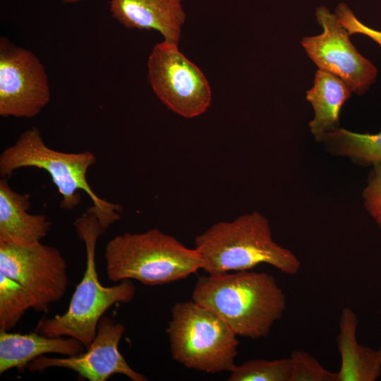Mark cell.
<instances>
[{
	"mask_svg": "<svg viewBox=\"0 0 381 381\" xmlns=\"http://www.w3.org/2000/svg\"><path fill=\"white\" fill-rule=\"evenodd\" d=\"M193 301L221 318L237 335L266 337L286 308V297L273 276L249 270L198 277Z\"/></svg>",
	"mask_w": 381,
	"mask_h": 381,
	"instance_id": "obj_1",
	"label": "cell"
},
{
	"mask_svg": "<svg viewBox=\"0 0 381 381\" xmlns=\"http://www.w3.org/2000/svg\"><path fill=\"white\" fill-rule=\"evenodd\" d=\"M195 248L208 274L249 270L264 263L294 275L301 267L294 253L273 240L269 220L258 212L214 224L195 237Z\"/></svg>",
	"mask_w": 381,
	"mask_h": 381,
	"instance_id": "obj_2",
	"label": "cell"
},
{
	"mask_svg": "<svg viewBox=\"0 0 381 381\" xmlns=\"http://www.w3.org/2000/svg\"><path fill=\"white\" fill-rule=\"evenodd\" d=\"M95 162L96 156L90 151L65 152L51 149L44 143L39 128L32 127L1 152L0 175L5 177L25 167L46 171L62 197L61 209L70 210L78 206L81 200L78 191L83 190L93 204L87 210L95 214L106 230L120 219L122 207L101 198L90 186L87 173Z\"/></svg>",
	"mask_w": 381,
	"mask_h": 381,
	"instance_id": "obj_3",
	"label": "cell"
},
{
	"mask_svg": "<svg viewBox=\"0 0 381 381\" xmlns=\"http://www.w3.org/2000/svg\"><path fill=\"white\" fill-rule=\"evenodd\" d=\"M74 226L86 250L83 279L66 313L52 318H42L36 331L47 337H73L87 349L95 337L99 321L104 313L114 304L131 301L136 288L132 279L122 280L112 286H104L100 283L96 270L95 249L97 239L105 229L95 214L86 210L75 219Z\"/></svg>",
	"mask_w": 381,
	"mask_h": 381,
	"instance_id": "obj_4",
	"label": "cell"
},
{
	"mask_svg": "<svg viewBox=\"0 0 381 381\" xmlns=\"http://www.w3.org/2000/svg\"><path fill=\"white\" fill-rule=\"evenodd\" d=\"M104 256L107 277L114 282L135 279L145 285H162L202 267L195 248H187L157 228L114 236L107 243Z\"/></svg>",
	"mask_w": 381,
	"mask_h": 381,
	"instance_id": "obj_5",
	"label": "cell"
},
{
	"mask_svg": "<svg viewBox=\"0 0 381 381\" xmlns=\"http://www.w3.org/2000/svg\"><path fill=\"white\" fill-rule=\"evenodd\" d=\"M167 333L172 358L188 368L219 373L236 365L237 335L217 314L194 301L174 304Z\"/></svg>",
	"mask_w": 381,
	"mask_h": 381,
	"instance_id": "obj_6",
	"label": "cell"
},
{
	"mask_svg": "<svg viewBox=\"0 0 381 381\" xmlns=\"http://www.w3.org/2000/svg\"><path fill=\"white\" fill-rule=\"evenodd\" d=\"M147 78L159 100L183 117H197L211 104L207 78L177 44L164 41L154 47L147 61Z\"/></svg>",
	"mask_w": 381,
	"mask_h": 381,
	"instance_id": "obj_7",
	"label": "cell"
},
{
	"mask_svg": "<svg viewBox=\"0 0 381 381\" xmlns=\"http://www.w3.org/2000/svg\"><path fill=\"white\" fill-rule=\"evenodd\" d=\"M0 272L19 283L30 294L37 312L66 294L67 263L56 248L40 242L22 244L0 240Z\"/></svg>",
	"mask_w": 381,
	"mask_h": 381,
	"instance_id": "obj_8",
	"label": "cell"
},
{
	"mask_svg": "<svg viewBox=\"0 0 381 381\" xmlns=\"http://www.w3.org/2000/svg\"><path fill=\"white\" fill-rule=\"evenodd\" d=\"M45 68L31 51L0 38V115L32 118L49 102Z\"/></svg>",
	"mask_w": 381,
	"mask_h": 381,
	"instance_id": "obj_9",
	"label": "cell"
},
{
	"mask_svg": "<svg viewBox=\"0 0 381 381\" xmlns=\"http://www.w3.org/2000/svg\"><path fill=\"white\" fill-rule=\"evenodd\" d=\"M315 17L323 32L302 39L301 43L308 56L320 69L341 79L352 92L363 95L375 82L377 68L353 45L348 31L335 13L320 6L316 8Z\"/></svg>",
	"mask_w": 381,
	"mask_h": 381,
	"instance_id": "obj_10",
	"label": "cell"
},
{
	"mask_svg": "<svg viewBox=\"0 0 381 381\" xmlns=\"http://www.w3.org/2000/svg\"><path fill=\"white\" fill-rule=\"evenodd\" d=\"M125 331L123 325L103 315L95 339L84 352L64 358L42 355L32 361L27 368L31 372L49 368H67L89 381H106L114 374L123 375L133 381H147V377L134 370L119 350Z\"/></svg>",
	"mask_w": 381,
	"mask_h": 381,
	"instance_id": "obj_11",
	"label": "cell"
},
{
	"mask_svg": "<svg viewBox=\"0 0 381 381\" xmlns=\"http://www.w3.org/2000/svg\"><path fill=\"white\" fill-rule=\"evenodd\" d=\"M182 0H110L111 16L126 28L154 30L179 44L186 13Z\"/></svg>",
	"mask_w": 381,
	"mask_h": 381,
	"instance_id": "obj_12",
	"label": "cell"
},
{
	"mask_svg": "<svg viewBox=\"0 0 381 381\" xmlns=\"http://www.w3.org/2000/svg\"><path fill=\"white\" fill-rule=\"evenodd\" d=\"M85 350L73 337H47L37 331L28 334L0 331V374L13 368H27L32 361L46 353L72 356Z\"/></svg>",
	"mask_w": 381,
	"mask_h": 381,
	"instance_id": "obj_13",
	"label": "cell"
},
{
	"mask_svg": "<svg viewBox=\"0 0 381 381\" xmlns=\"http://www.w3.org/2000/svg\"><path fill=\"white\" fill-rule=\"evenodd\" d=\"M30 198L12 190L6 179L0 180V240L30 244L47 235L52 224L45 215L28 213Z\"/></svg>",
	"mask_w": 381,
	"mask_h": 381,
	"instance_id": "obj_14",
	"label": "cell"
},
{
	"mask_svg": "<svg viewBox=\"0 0 381 381\" xmlns=\"http://www.w3.org/2000/svg\"><path fill=\"white\" fill-rule=\"evenodd\" d=\"M358 319L355 313L345 308L339 320L337 346L341 356L339 381H375L381 375V360L377 350L358 343Z\"/></svg>",
	"mask_w": 381,
	"mask_h": 381,
	"instance_id": "obj_15",
	"label": "cell"
},
{
	"mask_svg": "<svg viewBox=\"0 0 381 381\" xmlns=\"http://www.w3.org/2000/svg\"><path fill=\"white\" fill-rule=\"evenodd\" d=\"M351 93L348 85L339 77L322 69L316 71L313 86L306 92V96L314 111L309 128L316 141L340 128V111Z\"/></svg>",
	"mask_w": 381,
	"mask_h": 381,
	"instance_id": "obj_16",
	"label": "cell"
},
{
	"mask_svg": "<svg viewBox=\"0 0 381 381\" xmlns=\"http://www.w3.org/2000/svg\"><path fill=\"white\" fill-rule=\"evenodd\" d=\"M319 142L332 155L347 157L358 165L381 162V132L358 133L339 128L325 134Z\"/></svg>",
	"mask_w": 381,
	"mask_h": 381,
	"instance_id": "obj_17",
	"label": "cell"
},
{
	"mask_svg": "<svg viewBox=\"0 0 381 381\" xmlns=\"http://www.w3.org/2000/svg\"><path fill=\"white\" fill-rule=\"evenodd\" d=\"M34 305L33 298L25 288L0 272V331L8 332L14 327Z\"/></svg>",
	"mask_w": 381,
	"mask_h": 381,
	"instance_id": "obj_18",
	"label": "cell"
},
{
	"mask_svg": "<svg viewBox=\"0 0 381 381\" xmlns=\"http://www.w3.org/2000/svg\"><path fill=\"white\" fill-rule=\"evenodd\" d=\"M291 375L290 358L277 360L253 359L230 371L228 381H289Z\"/></svg>",
	"mask_w": 381,
	"mask_h": 381,
	"instance_id": "obj_19",
	"label": "cell"
},
{
	"mask_svg": "<svg viewBox=\"0 0 381 381\" xmlns=\"http://www.w3.org/2000/svg\"><path fill=\"white\" fill-rule=\"evenodd\" d=\"M289 381H339L338 373L325 368L312 355L303 350L292 351Z\"/></svg>",
	"mask_w": 381,
	"mask_h": 381,
	"instance_id": "obj_20",
	"label": "cell"
},
{
	"mask_svg": "<svg viewBox=\"0 0 381 381\" xmlns=\"http://www.w3.org/2000/svg\"><path fill=\"white\" fill-rule=\"evenodd\" d=\"M363 198L366 210L381 230V162L373 166Z\"/></svg>",
	"mask_w": 381,
	"mask_h": 381,
	"instance_id": "obj_21",
	"label": "cell"
},
{
	"mask_svg": "<svg viewBox=\"0 0 381 381\" xmlns=\"http://www.w3.org/2000/svg\"><path fill=\"white\" fill-rule=\"evenodd\" d=\"M358 33L368 36L381 46V31L372 29L361 23L358 28Z\"/></svg>",
	"mask_w": 381,
	"mask_h": 381,
	"instance_id": "obj_22",
	"label": "cell"
},
{
	"mask_svg": "<svg viewBox=\"0 0 381 381\" xmlns=\"http://www.w3.org/2000/svg\"><path fill=\"white\" fill-rule=\"evenodd\" d=\"M64 3H66V4H73V3H77V2H79L80 1H83V0H59Z\"/></svg>",
	"mask_w": 381,
	"mask_h": 381,
	"instance_id": "obj_23",
	"label": "cell"
},
{
	"mask_svg": "<svg viewBox=\"0 0 381 381\" xmlns=\"http://www.w3.org/2000/svg\"><path fill=\"white\" fill-rule=\"evenodd\" d=\"M378 353H379V355H380V360H381V346L379 348V349L377 350Z\"/></svg>",
	"mask_w": 381,
	"mask_h": 381,
	"instance_id": "obj_24",
	"label": "cell"
}]
</instances>
